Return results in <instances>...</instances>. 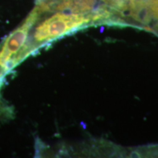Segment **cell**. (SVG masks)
Here are the masks:
<instances>
[{
  "instance_id": "1",
  "label": "cell",
  "mask_w": 158,
  "mask_h": 158,
  "mask_svg": "<svg viewBox=\"0 0 158 158\" xmlns=\"http://www.w3.org/2000/svg\"><path fill=\"white\" fill-rule=\"evenodd\" d=\"M51 13L41 21L37 19L31 29L26 45V59L44 45L82 28L92 20V15L84 13L66 10Z\"/></svg>"
},
{
  "instance_id": "3",
  "label": "cell",
  "mask_w": 158,
  "mask_h": 158,
  "mask_svg": "<svg viewBox=\"0 0 158 158\" xmlns=\"http://www.w3.org/2000/svg\"><path fill=\"white\" fill-rule=\"evenodd\" d=\"M106 3L111 6L114 9L120 10H126L128 8L131 9L133 0H103Z\"/></svg>"
},
{
  "instance_id": "2",
  "label": "cell",
  "mask_w": 158,
  "mask_h": 158,
  "mask_svg": "<svg viewBox=\"0 0 158 158\" xmlns=\"http://www.w3.org/2000/svg\"><path fill=\"white\" fill-rule=\"evenodd\" d=\"M40 15L38 7L27 15L24 21L0 43V82L26 59V45L31 29Z\"/></svg>"
}]
</instances>
